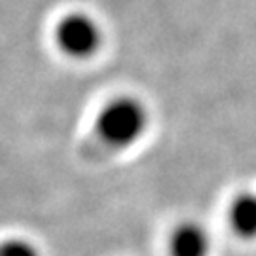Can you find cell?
Masks as SVG:
<instances>
[{
  "label": "cell",
  "mask_w": 256,
  "mask_h": 256,
  "mask_svg": "<svg viewBox=\"0 0 256 256\" xmlns=\"http://www.w3.org/2000/svg\"><path fill=\"white\" fill-rule=\"evenodd\" d=\"M210 238L207 230L198 222H182L173 230L169 238L171 256H209Z\"/></svg>",
  "instance_id": "3957f363"
},
{
  "label": "cell",
  "mask_w": 256,
  "mask_h": 256,
  "mask_svg": "<svg viewBox=\"0 0 256 256\" xmlns=\"http://www.w3.org/2000/svg\"><path fill=\"white\" fill-rule=\"evenodd\" d=\"M148 110L137 97L122 95L110 99L95 120V131L110 148H128L144 135Z\"/></svg>",
  "instance_id": "6da1fadb"
},
{
  "label": "cell",
  "mask_w": 256,
  "mask_h": 256,
  "mask_svg": "<svg viewBox=\"0 0 256 256\" xmlns=\"http://www.w3.org/2000/svg\"><path fill=\"white\" fill-rule=\"evenodd\" d=\"M54 40L59 52L70 59H90L102 44V30L99 23L82 12L64 16L55 27Z\"/></svg>",
  "instance_id": "7a4b0ae2"
},
{
  "label": "cell",
  "mask_w": 256,
  "mask_h": 256,
  "mask_svg": "<svg viewBox=\"0 0 256 256\" xmlns=\"http://www.w3.org/2000/svg\"><path fill=\"white\" fill-rule=\"evenodd\" d=\"M0 256H40V250L27 239H6L0 243Z\"/></svg>",
  "instance_id": "5b68a950"
},
{
  "label": "cell",
  "mask_w": 256,
  "mask_h": 256,
  "mask_svg": "<svg viewBox=\"0 0 256 256\" xmlns=\"http://www.w3.org/2000/svg\"><path fill=\"white\" fill-rule=\"evenodd\" d=\"M228 220L241 239H256V194H238L230 203Z\"/></svg>",
  "instance_id": "277c9868"
}]
</instances>
